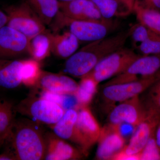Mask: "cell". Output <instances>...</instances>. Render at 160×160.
Here are the masks:
<instances>
[{
	"mask_svg": "<svg viewBox=\"0 0 160 160\" xmlns=\"http://www.w3.org/2000/svg\"><path fill=\"white\" fill-rule=\"evenodd\" d=\"M11 142L16 160H42L45 158L46 138L35 124L29 121L15 120L6 141Z\"/></svg>",
	"mask_w": 160,
	"mask_h": 160,
	"instance_id": "cell-1",
	"label": "cell"
},
{
	"mask_svg": "<svg viewBox=\"0 0 160 160\" xmlns=\"http://www.w3.org/2000/svg\"><path fill=\"white\" fill-rule=\"evenodd\" d=\"M130 28L86 44L72 55L77 65L86 71H92L102 59L124 47L129 38Z\"/></svg>",
	"mask_w": 160,
	"mask_h": 160,
	"instance_id": "cell-2",
	"label": "cell"
},
{
	"mask_svg": "<svg viewBox=\"0 0 160 160\" xmlns=\"http://www.w3.org/2000/svg\"><path fill=\"white\" fill-rule=\"evenodd\" d=\"M53 30L57 31L67 27L74 35L80 43L86 44L97 41L108 36L115 25L112 19L100 21H83L71 19L66 17L59 11L52 24Z\"/></svg>",
	"mask_w": 160,
	"mask_h": 160,
	"instance_id": "cell-3",
	"label": "cell"
},
{
	"mask_svg": "<svg viewBox=\"0 0 160 160\" xmlns=\"http://www.w3.org/2000/svg\"><path fill=\"white\" fill-rule=\"evenodd\" d=\"M7 16V26L15 29L31 39L46 31V25L26 0L16 5L4 7Z\"/></svg>",
	"mask_w": 160,
	"mask_h": 160,
	"instance_id": "cell-4",
	"label": "cell"
},
{
	"mask_svg": "<svg viewBox=\"0 0 160 160\" xmlns=\"http://www.w3.org/2000/svg\"><path fill=\"white\" fill-rule=\"evenodd\" d=\"M140 56L123 47L101 60L88 75L99 84L122 72Z\"/></svg>",
	"mask_w": 160,
	"mask_h": 160,
	"instance_id": "cell-5",
	"label": "cell"
},
{
	"mask_svg": "<svg viewBox=\"0 0 160 160\" xmlns=\"http://www.w3.org/2000/svg\"><path fill=\"white\" fill-rule=\"evenodd\" d=\"M16 111L48 125L57 122L66 110L62 106L42 97L27 98L15 107Z\"/></svg>",
	"mask_w": 160,
	"mask_h": 160,
	"instance_id": "cell-6",
	"label": "cell"
},
{
	"mask_svg": "<svg viewBox=\"0 0 160 160\" xmlns=\"http://www.w3.org/2000/svg\"><path fill=\"white\" fill-rule=\"evenodd\" d=\"M160 79V70L154 74L129 82L105 86L103 97L110 102H122L146 91Z\"/></svg>",
	"mask_w": 160,
	"mask_h": 160,
	"instance_id": "cell-7",
	"label": "cell"
},
{
	"mask_svg": "<svg viewBox=\"0 0 160 160\" xmlns=\"http://www.w3.org/2000/svg\"><path fill=\"white\" fill-rule=\"evenodd\" d=\"M29 38L6 25L0 29V59H15L30 56Z\"/></svg>",
	"mask_w": 160,
	"mask_h": 160,
	"instance_id": "cell-8",
	"label": "cell"
},
{
	"mask_svg": "<svg viewBox=\"0 0 160 160\" xmlns=\"http://www.w3.org/2000/svg\"><path fill=\"white\" fill-rule=\"evenodd\" d=\"M160 70V54L141 55L126 70L108 81L105 86L129 82L146 77Z\"/></svg>",
	"mask_w": 160,
	"mask_h": 160,
	"instance_id": "cell-9",
	"label": "cell"
},
{
	"mask_svg": "<svg viewBox=\"0 0 160 160\" xmlns=\"http://www.w3.org/2000/svg\"><path fill=\"white\" fill-rule=\"evenodd\" d=\"M80 108L76 125L77 145L83 152H86L98 142L102 129L87 106L80 107Z\"/></svg>",
	"mask_w": 160,
	"mask_h": 160,
	"instance_id": "cell-10",
	"label": "cell"
},
{
	"mask_svg": "<svg viewBox=\"0 0 160 160\" xmlns=\"http://www.w3.org/2000/svg\"><path fill=\"white\" fill-rule=\"evenodd\" d=\"M146 117L137 126L128 145L123 149L126 154L139 153L154 134L160 120V115L151 110H146Z\"/></svg>",
	"mask_w": 160,
	"mask_h": 160,
	"instance_id": "cell-11",
	"label": "cell"
},
{
	"mask_svg": "<svg viewBox=\"0 0 160 160\" xmlns=\"http://www.w3.org/2000/svg\"><path fill=\"white\" fill-rule=\"evenodd\" d=\"M138 97L124 101L116 106L109 115L110 125L126 123L137 127L144 119L147 112L140 104Z\"/></svg>",
	"mask_w": 160,
	"mask_h": 160,
	"instance_id": "cell-12",
	"label": "cell"
},
{
	"mask_svg": "<svg viewBox=\"0 0 160 160\" xmlns=\"http://www.w3.org/2000/svg\"><path fill=\"white\" fill-rule=\"evenodd\" d=\"M60 11L71 19L100 21L104 19L91 0H72L60 2Z\"/></svg>",
	"mask_w": 160,
	"mask_h": 160,
	"instance_id": "cell-13",
	"label": "cell"
},
{
	"mask_svg": "<svg viewBox=\"0 0 160 160\" xmlns=\"http://www.w3.org/2000/svg\"><path fill=\"white\" fill-rule=\"evenodd\" d=\"M97 158L100 160H111L125 147V138L113 125L102 129L98 141Z\"/></svg>",
	"mask_w": 160,
	"mask_h": 160,
	"instance_id": "cell-14",
	"label": "cell"
},
{
	"mask_svg": "<svg viewBox=\"0 0 160 160\" xmlns=\"http://www.w3.org/2000/svg\"><path fill=\"white\" fill-rule=\"evenodd\" d=\"M38 84L44 91L60 95H74L78 87V83L69 77L43 71Z\"/></svg>",
	"mask_w": 160,
	"mask_h": 160,
	"instance_id": "cell-15",
	"label": "cell"
},
{
	"mask_svg": "<svg viewBox=\"0 0 160 160\" xmlns=\"http://www.w3.org/2000/svg\"><path fill=\"white\" fill-rule=\"evenodd\" d=\"M46 149L44 160H78L82 157L81 152L56 135L46 138Z\"/></svg>",
	"mask_w": 160,
	"mask_h": 160,
	"instance_id": "cell-16",
	"label": "cell"
},
{
	"mask_svg": "<svg viewBox=\"0 0 160 160\" xmlns=\"http://www.w3.org/2000/svg\"><path fill=\"white\" fill-rule=\"evenodd\" d=\"M23 59H0V87L14 89L22 85L21 70Z\"/></svg>",
	"mask_w": 160,
	"mask_h": 160,
	"instance_id": "cell-17",
	"label": "cell"
},
{
	"mask_svg": "<svg viewBox=\"0 0 160 160\" xmlns=\"http://www.w3.org/2000/svg\"><path fill=\"white\" fill-rule=\"evenodd\" d=\"M52 53L61 59H67L78 51L80 42L68 30L62 33H52Z\"/></svg>",
	"mask_w": 160,
	"mask_h": 160,
	"instance_id": "cell-18",
	"label": "cell"
},
{
	"mask_svg": "<svg viewBox=\"0 0 160 160\" xmlns=\"http://www.w3.org/2000/svg\"><path fill=\"white\" fill-rule=\"evenodd\" d=\"M105 19L127 16L133 12V6L127 0H91Z\"/></svg>",
	"mask_w": 160,
	"mask_h": 160,
	"instance_id": "cell-19",
	"label": "cell"
},
{
	"mask_svg": "<svg viewBox=\"0 0 160 160\" xmlns=\"http://www.w3.org/2000/svg\"><path fill=\"white\" fill-rule=\"evenodd\" d=\"M78 111L75 109L66 110L62 117L53 125L52 130L57 136L77 144L76 125Z\"/></svg>",
	"mask_w": 160,
	"mask_h": 160,
	"instance_id": "cell-20",
	"label": "cell"
},
{
	"mask_svg": "<svg viewBox=\"0 0 160 160\" xmlns=\"http://www.w3.org/2000/svg\"><path fill=\"white\" fill-rule=\"evenodd\" d=\"M46 26H50L59 12L58 0H26Z\"/></svg>",
	"mask_w": 160,
	"mask_h": 160,
	"instance_id": "cell-21",
	"label": "cell"
},
{
	"mask_svg": "<svg viewBox=\"0 0 160 160\" xmlns=\"http://www.w3.org/2000/svg\"><path fill=\"white\" fill-rule=\"evenodd\" d=\"M51 34L46 30L30 39L31 58L40 62L49 56L52 53Z\"/></svg>",
	"mask_w": 160,
	"mask_h": 160,
	"instance_id": "cell-22",
	"label": "cell"
},
{
	"mask_svg": "<svg viewBox=\"0 0 160 160\" xmlns=\"http://www.w3.org/2000/svg\"><path fill=\"white\" fill-rule=\"evenodd\" d=\"M133 12L139 22L160 36V11L143 7L137 0L133 6Z\"/></svg>",
	"mask_w": 160,
	"mask_h": 160,
	"instance_id": "cell-23",
	"label": "cell"
},
{
	"mask_svg": "<svg viewBox=\"0 0 160 160\" xmlns=\"http://www.w3.org/2000/svg\"><path fill=\"white\" fill-rule=\"evenodd\" d=\"M16 110L12 103L0 99V143L2 144L8 138L15 121Z\"/></svg>",
	"mask_w": 160,
	"mask_h": 160,
	"instance_id": "cell-24",
	"label": "cell"
},
{
	"mask_svg": "<svg viewBox=\"0 0 160 160\" xmlns=\"http://www.w3.org/2000/svg\"><path fill=\"white\" fill-rule=\"evenodd\" d=\"M74 96L80 107L87 106L97 91L98 83L89 75L81 78Z\"/></svg>",
	"mask_w": 160,
	"mask_h": 160,
	"instance_id": "cell-25",
	"label": "cell"
},
{
	"mask_svg": "<svg viewBox=\"0 0 160 160\" xmlns=\"http://www.w3.org/2000/svg\"><path fill=\"white\" fill-rule=\"evenodd\" d=\"M42 71L39 62L31 58L23 59L21 70L22 84L28 87L38 84Z\"/></svg>",
	"mask_w": 160,
	"mask_h": 160,
	"instance_id": "cell-26",
	"label": "cell"
},
{
	"mask_svg": "<svg viewBox=\"0 0 160 160\" xmlns=\"http://www.w3.org/2000/svg\"><path fill=\"white\" fill-rule=\"evenodd\" d=\"M137 47L142 55L160 54V36L152 32L149 37Z\"/></svg>",
	"mask_w": 160,
	"mask_h": 160,
	"instance_id": "cell-27",
	"label": "cell"
},
{
	"mask_svg": "<svg viewBox=\"0 0 160 160\" xmlns=\"http://www.w3.org/2000/svg\"><path fill=\"white\" fill-rule=\"evenodd\" d=\"M154 133L140 152V160H160V149L156 142Z\"/></svg>",
	"mask_w": 160,
	"mask_h": 160,
	"instance_id": "cell-28",
	"label": "cell"
},
{
	"mask_svg": "<svg viewBox=\"0 0 160 160\" xmlns=\"http://www.w3.org/2000/svg\"><path fill=\"white\" fill-rule=\"evenodd\" d=\"M130 28L129 38H131L135 46L138 45L147 40L151 34L152 32L147 27L139 22Z\"/></svg>",
	"mask_w": 160,
	"mask_h": 160,
	"instance_id": "cell-29",
	"label": "cell"
},
{
	"mask_svg": "<svg viewBox=\"0 0 160 160\" xmlns=\"http://www.w3.org/2000/svg\"><path fill=\"white\" fill-rule=\"evenodd\" d=\"M113 126H115L116 128L124 138L132 135L136 128L135 126L126 123H121L119 125Z\"/></svg>",
	"mask_w": 160,
	"mask_h": 160,
	"instance_id": "cell-30",
	"label": "cell"
},
{
	"mask_svg": "<svg viewBox=\"0 0 160 160\" xmlns=\"http://www.w3.org/2000/svg\"><path fill=\"white\" fill-rule=\"evenodd\" d=\"M65 95H60L53 93L50 92L44 91L41 95V97L62 106Z\"/></svg>",
	"mask_w": 160,
	"mask_h": 160,
	"instance_id": "cell-31",
	"label": "cell"
},
{
	"mask_svg": "<svg viewBox=\"0 0 160 160\" xmlns=\"http://www.w3.org/2000/svg\"><path fill=\"white\" fill-rule=\"evenodd\" d=\"M111 160H140L139 153L136 155L126 154L123 149L112 158Z\"/></svg>",
	"mask_w": 160,
	"mask_h": 160,
	"instance_id": "cell-32",
	"label": "cell"
},
{
	"mask_svg": "<svg viewBox=\"0 0 160 160\" xmlns=\"http://www.w3.org/2000/svg\"><path fill=\"white\" fill-rule=\"evenodd\" d=\"M141 6L160 12V0H137Z\"/></svg>",
	"mask_w": 160,
	"mask_h": 160,
	"instance_id": "cell-33",
	"label": "cell"
},
{
	"mask_svg": "<svg viewBox=\"0 0 160 160\" xmlns=\"http://www.w3.org/2000/svg\"><path fill=\"white\" fill-rule=\"evenodd\" d=\"M16 160L14 155L10 150L0 154V160Z\"/></svg>",
	"mask_w": 160,
	"mask_h": 160,
	"instance_id": "cell-34",
	"label": "cell"
},
{
	"mask_svg": "<svg viewBox=\"0 0 160 160\" xmlns=\"http://www.w3.org/2000/svg\"><path fill=\"white\" fill-rule=\"evenodd\" d=\"M7 22L8 18L6 12L2 10H0V29L7 25Z\"/></svg>",
	"mask_w": 160,
	"mask_h": 160,
	"instance_id": "cell-35",
	"label": "cell"
},
{
	"mask_svg": "<svg viewBox=\"0 0 160 160\" xmlns=\"http://www.w3.org/2000/svg\"><path fill=\"white\" fill-rule=\"evenodd\" d=\"M154 136L157 144L160 149V120L156 128Z\"/></svg>",
	"mask_w": 160,
	"mask_h": 160,
	"instance_id": "cell-36",
	"label": "cell"
},
{
	"mask_svg": "<svg viewBox=\"0 0 160 160\" xmlns=\"http://www.w3.org/2000/svg\"><path fill=\"white\" fill-rule=\"evenodd\" d=\"M129 1L131 3V4L133 5V6H134V3L137 0H129Z\"/></svg>",
	"mask_w": 160,
	"mask_h": 160,
	"instance_id": "cell-37",
	"label": "cell"
},
{
	"mask_svg": "<svg viewBox=\"0 0 160 160\" xmlns=\"http://www.w3.org/2000/svg\"><path fill=\"white\" fill-rule=\"evenodd\" d=\"M59 2H69V1H72V0H58Z\"/></svg>",
	"mask_w": 160,
	"mask_h": 160,
	"instance_id": "cell-38",
	"label": "cell"
},
{
	"mask_svg": "<svg viewBox=\"0 0 160 160\" xmlns=\"http://www.w3.org/2000/svg\"><path fill=\"white\" fill-rule=\"evenodd\" d=\"M127 1H129V0H127ZM130 3H131V2H130Z\"/></svg>",
	"mask_w": 160,
	"mask_h": 160,
	"instance_id": "cell-39",
	"label": "cell"
},
{
	"mask_svg": "<svg viewBox=\"0 0 160 160\" xmlns=\"http://www.w3.org/2000/svg\"><path fill=\"white\" fill-rule=\"evenodd\" d=\"M0 145H1V143H0Z\"/></svg>",
	"mask_w": 160,
	"mask_h": 160,
	"instance_id": "cell-40",
	"label": "cell"
}]
</instances>
